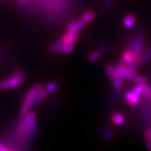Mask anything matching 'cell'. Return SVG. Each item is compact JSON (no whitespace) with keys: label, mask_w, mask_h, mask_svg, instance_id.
<instances>
[{"label":"cell","mask_w":151,"mask_h":151,"mask_svg":"<svg viewBox=\"0 0 151 151\" xmlns=\"http://www.w3.org/2000/svg\"><path fill=\"white\" fill-rule=\"evenodd\" d=\"M37 125L36 115L34 112H29L25 116L20 117L16 128V135L22 140L32 139L35 134Z\"/></svg>","instance_id":"obj_1"},{"label":"cell","mask_w":151,"mask_h":151,"mask_svg":"<svg viewBox=\"0 0 151 151\" xmlns=\"http://www.w3.org/2000/svg\"><path fill=\"white\" fill-rule=\"evenodd\" d=\"M24 79H25V74L20 70H18L7 78L0 80V91H5L11 89H15L22 84Z\"/></svg>","instance_id":"obj_2"},{"label":"cell","mask_w":151,"mask_h":151,"mask_svg":"<svg viewBox=\"0 0 151 151\" xmlns=\"http://www.w3.org/2000/svg\"><path fill=\"white\" fill-rule=\"evenodd\" d=\"M42 89V85L41 84H35L32 88H30L29 91L25 94L22 104V108L20 111V117L25 116L29 113V111L32 107H33V102L38 92Z\"/></svg>","instance_id":"obj_3"},{"label":"cell","mask_w":151,"mask_h":151,"mask_svg":"<svg viewBox=\"0 0 151 151\" xmlns=\"http://www.w3.org/2000/svg\"><path fill=\"white\" fill-rule=\"evenodd\" d=\"M144 35H145L144 31L143 29H140L137 33L134 40L129 42L126 48L133 50L137 55L141 56L143 54V50H144Z\"/></svg>","instance_id":"obj_4"},{"label":"cell","mask_w":151,"mask_h":151,"mask_svg":"<svg viewBox=\"0 0 151 151\" xmlns=\"http://www.w3.org/2000/svg\"><path fill=\"white\" fill-rule=\"evenodd\" d=\"M137 57V55L134 53L133 50L126 48L124 50V52H123V54L121 55V58H120V64L124 65H128L133 60L135 59Z\"/></svg>","instance_id":"obj_5"},{"label":"cell","mask_w":151,"mask_h":151,"mask_svg":"<svg viewBox=\"0 0 151 151\" xmlns=\"http://www.w3.org/2000/svg\"><path fill=\"white\" fill-rule=\"evenodd\" d=\"M125 100L126 102L130 106H137L140 101V97L135 94L132 91L126 92L125 94Z\"/></svg>","instance_id":"obj_6"},{"label":"cell","mask_w":151,"mask_h":151,"mask_svg":"<svg viewBox=\"0 0 151 151\" xmlns=\"http://www.w3.org/2000/svg\"><path fill=\"white\" fill-rule=\"evenodd\" d=\"M61 39L63 41L64 43H67V42H72V43H76L78 40V32H71V31L67 30L66 33L62 35Z\"/></svg>","instance_id":"obj_7"},{"label":"cell","mask_w":151,"mask_h":151,"mask_svg":"<svg viewBox=\"0 0 151 151\" xmlns=\"http://www.w3.org/2000/svg\"><path fill=\"white\" fill-rule=\"evenodd\" d=\"M137 22V19L133 14H127L123 19V25L126 29H133Z\"/></svg>","instance_id":"obj_8"},{"label":"cell","mask_w":151,"mask_h":151,"mask_svg":"<svg viewBox=\"0 0 151 151\" xmlns=\"http://www.w3.org/2000/svg\"><path fill=\"white\" fill-rule=\"evenodd\" d=\"M111 121L116 126H122L126 123L124 116L120 113H115L111 116Z\"/></svg>","instance_id":"obj_9"},{"label":"cell","mask_w":151,"mask_h":151,"mask_svg":"<svg viewBox=\"0 0 151 151\" xmlns=\"http://www.w3.org/2000/svg\"><path fill=\"white\" fill-rule=\"evenodd\" d=\"M104 50H105L104 48H100L98 49L94 50V52H92L88 56V61L90 62H95V61H98L101 58V56L102 55Z\"/></svg>","instance_id":"obj_10"},{"label":"cell","mask_w":151,"mask_h":151,"mask_svg":"<svg viewBox=\"0 0 151 151\" xmlns=\"http://www.w3.org/2000/svg\"><path fill=\"white\" fill-rule=\"evenodd\" d=\"M48 94V93L47 92V91L45 89H41L38 92V94H36L34 102H33V107H35V106L38 105L47 97Z\"/></svg>","instance_id":"obj_11"},{"label":"cell","mask_w":151,"mask_h":151,"mask_svg":"<svg viewBox=\"0 0 151 151\" xmlns=\"http://www.w3.org/2000/svg\"><path fill=\"white\" fill-rule=\"evenodd\" d=\"M63 45L64 42L61 38H59L58 40L55 42L51 46V52L53 54H58L60 52H62V48H63Z\"/></svg>","instance_id":"obj_12"},{"label":"cell","mask_w":151,"mask_h":151,"mask_svg":"<svg viewBox=\"0 0 151 151\" xmlns=\"http://www.w3.org/2000/svg\"><path fill=\"white\" fill-rule=\"evenodd\" d=\"M95 18L96 13L94 11H88L86 12H84V13L81 15V19L85 24H88V23L91 22L92 21H94Z\"/></svg>","instance_id":"obj_13"},{"label":"cell","mask_w":151,"mask_h":151,"mask_svg":"<svg viewBox=\"0 0 151 151\" xmlns=\"http://www.w3.org/2000/svg\"><path fill=\"white\" fill-rule=\"evenodd\" d=\"M74 48H75V43H72V42L64 43L62 53L65 54V55H70L73 52Z\"/></svg>","instance_id":"obj_14"},{"label":"cell","mask_w":151,"mask_h":151,"mask_svg":"<svg viewBox=\"0 0 151 151\" xmlns=\"http://www.w3.org/2000/svg\"><path fill=\"white\" fill-rule=\"evenodd\" d=\"M58 88V85L57 83L52 81V82H49L46 84L45 89L47 91L48 94H53L57 91Z\"/></svg>","instance_id":"obj_15"},{"label":"cell","mask_w":151,"mask_h":151,"mask_svg":"<svg viewBox=\"0 0 151 151\" xmlns=\"http://www.w3.org/2000/svg\"><path fill=\"white\" fill-rule=\"evenodd\" d=\"M142 95L144 96L145 99L151 101V88L150 86H148V85H147V84H144L143 85Z\"/></svg>","instance_id":"obj_16"},{"label":"cell","mask_w":151,"mask_h":151,"mask_svg":"<svg viewBox=\"0 0 151 151\" xmlns=\"http://www.w3.org/2000/svg\"><path fill=\"white\" fill-rule=\"evenodd\" d=\"M151 58V46L144 53L142 54L140 56V59H141V63H147V61H150Z\"/></svg>","instance_id":"obj_17"},{"label":"cell","mask_w":151,"mask_h":151,"mask_svg":"<svg viewBox=\"0 0 151 151\" xmlns=\"http://www.w3.org/2000/svg\"><path fill=\"white\" fill-rule=\"evenodd\" d=\"M130 81H133V82L136 83L137 84H147V80L146 78H144V77L143 76H140V75H137L136 76H134V78H132L130 79Z\"/></svg>","instance_id":"obj_18"},{"label":"cell","mask_w":151,"mask_h":151,"mask_svg":"<svg viewBox=\"0 0 151 151\" xmlns=\"http://www.w3.org/2000/svg\"><path fill=\"white\" fill-rule=\"evenodd\" d=\"M112 82H113V85L114 87L115 90L120 91L123 88V81L122 78H116L113 79Z\"/></svg>","instance_id":"obj_19"},{"label":"cell","mask_w":151,"mask_h":151,"mask_svg":"<svg viewBox=\"0 0 151 151\" xmlns=\"http://www.w3.org/2000/svg\"><path fill=\"white\" fill-rule=\"evenodd\" d=\"M86 25L87 24H85L81 19H79L78 20L75 21V26H76V29L78 32H81V31H82L83 29H84V27H85Z\"/></svg>","instance_id":"obj_20"},{"label":"cell","mask_w":151,"mask_h":151,"mask_svg":"<svg viewBox=\"0 0 151 151\" xmlns=\"http://www.w3.org/2000/svg\"><path fill=\"white\" fill-rule=\"evenodd\" d=\"M104 136L105 137L107 140H111V139H112V138L114 137V134H113V132L111 131V130H106L105 131H104Z\"/></svg>","instance_id":"obj_21"},{"label":"cell","mask_w":151,"mask_h":151,"mask_svg":"<svg viewBox=\"0 0 151 151\" xmlns=\"http://www.w3.org/2000/svg\"><path fill=\"white\" fill-rule=\"evenodd\" d=\"M144 135L147 138H150L151 137V128L147 129L144 131Z\"/></svg>","instance_id":"obj_22"},{"label":"cell","mask_w":151,"mask_h":151,"mask_svg":"<svg viewBox=\"0 0 151 151\" xmlns=\"http://www.w3.org/2000/svg\"><path fill=\"white\" fill-rule=\"evenodd\" d=\"M147 146L148 150H149L150 151H151V141L149 139H147Z\"/></svg>","instance_id":"obj_23"},{"label":"cell","mask_w":151,"mask_h":151,"mask_svg":"<svg viewBox=\"0 0 151 151\" xmlns=\"http://www.w3.org/2000/svg\"><path fill=\"white\" fill-rule=\"evenodd\" d=\"M147 139H149V140L151 141V137H150V138H147Z\"/></svg>","instance_id":"obj_24"}]
</instances>
